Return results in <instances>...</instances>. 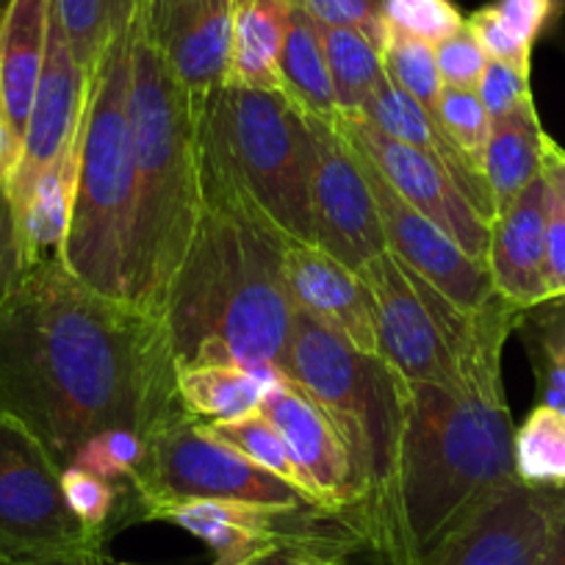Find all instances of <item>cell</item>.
<instances>
[{"instance_id": "1", "label": "cell", "mask_w": 565, "mask_h": 565, "mask_svg": "<svg viewBox=\"0 0 565 565\" xmlns=\"http://www.w3.org/2000/svg\"><path fill=\"white\" fill-rule=\"evenodd\" d=\"M0 416L23 424L58 469L97 433L150 441L189 416L164 322L89 289L58 255L29 266L0 302Z\"/></svg>"}, {"instance_id": "2", "label": "cell", "mask_w": 565, "mask_h": 565, "mask_svg": "<svg viewBox=\"0 0 565 565\" xmlns=\"http://www.w3.org/2000/svg\"><path fill=\"white\" fill-rule=\"evenodd\" d=\"M286 242L203 156V214L161 313L175 369L286 374L297 313L282 271Z\"/></svg>"}, {"instance_id": "3", "label": "cell", "mask_w": 565, "mask_h": 565, "mask_svg": "<svg viewBox=\"0 0 565 565\" xmlns=\"http://www.w3.org/2000/svg\"><path fill=\"white\" fill-rule=\"evenodd\" d=\"M515 480V427L504 388L411 383L391 541L372 565H422Z\"/></svg>"}, {"instance_id": "4", "label": "cell", "mask_w": 565, "mask_h": 565, "mask_svg": "<svg viewBox=\"0 0 565 565\" xmlns=\"http://www.w3.org/2000/svg\"><path fill=\"white\" fill-rule=\"evenodd\" d=\"M203 106L194 103L150 40L130 20V134H134L136 222L130 302L161 317L172 277L189 253L203 214Z\"/></svg>"}, {"instance_id": "5", "label": "cell", "mask_w": 565, "mask_h": 565, "mask_svg": "<svg viewBox=\"0 0 565 565\" xmlns=\"http://www.w3.org/2000/svg\"><path fill=\"white\" fill-rule=\"evenodd\" d=\"M286 377L339 433L355 482L350 521L372 559L380 557L391 541L411 383L383 355L358 350L302 311L295 313Z\"/></svg>"}, {"instance_id": "6", "label": "cell", "mask_w": 565, "mask_h": 565, "mask_svg": "<svg viewBox=\"0 0 565 565\" xmlns=\"http://www.w3.org/2000/svg\"><path fill=\"white\" fill-rule=\"evenodd\" d=\"M136 172L130 134V25L89 75L73 214L58 258L89 289L130 302ZM134 306V302H130Z\"/></svg>"}, {"instance_id": "7", "label": "cell", "mask_w": 565, "mask_h": 565, "mask_svg": "<svg viewBox=\"0 0 565 565\" xmlns=\"http://www.w3.org/2000/svg\"><path fill=\"white\" fill-rule=\"evenodd\" d=\"M203 156L286 238L313 244L317 145L306 114L280 92L222 86L203 106Z\"/></svg>"}, {"instance_id": "8", "label": "cell", "mask_w": 565, "mask_h": 565, "mask_svg": "<svg viewBox=\"0 0 565 565\" xmlns=\"http://www.w3.org/2000/svg\"><path fill=\"white\" fill-rule=\"evenodd\" d=\"M189 499H222L286 510L317 508L289 482L211 438L192 416H181L150 438L145 463L119 486L114 530L130 521H150L156 510Z\"/></svg>"}, {"instance_id": "9", "label": "cell", "mask_w": 565, "mask_h": 565, "mask_svg": "<svg viewBox=\"0 0 565 565\" xmlns=\"http://www.w3.org/2000/svg\"><path fill=\"white\" fill-rule=\"evenodd\" d=\"M108 535L81 524L62 469L23 424L0 416V554L100 565Z\"/></svg>"}, {"instance_id": "10", "label": "cell", "mask_w": 565, "mask_h": 565, "mask_svg": "<svg viewBox=\"0 0 565 565\" xmlns=\"http://www.w3.org/2000/svg\"><path fill=\"white\" fill-rule=\"evenodd\" d=\"M317 164H313V244L352 271L385 253L383 222L369 186L363 161L341 134L339 122L311 119Z\"/></svg>"}, {"instance_id": "11", "label": "cell", "mask_w": 565, "mask_h": 565, "mask_svg": "<svg viewBox=\"0 0 565 565\" xmlns=\"http://www.w3.org/2000/svg\"><path fill=\"white\" fill-rule=\"evenodd\" d=\"M563 491L515 480L449 532L422 565H541Z\"/></svg>"}, {"instance_id": "12", "label": "cell", "mask_w": 565, "mask_h": 565, "mask_svg": "<svg viewBox=\"0 0 565 565\" xmlns=\"http://www.w3.org/2000/svg\"><path fill=\"white\" fill-rule=\"evenodd\" d=\"M339 128L352 150L372 161L380 175L402 194V200L436 222L463 253L486 264L491 244V222L480 214L463 189L422 150H413L402 141L388 139L372 125L358 119H339Z\"/></svg>"}, {"instance_id": "13", "label": "cell", "mask_w": 565, "mask_h": 565, "mask_svg": "<svg viewBox=\"0 0 565 565\" xmlns=\"http://www.w3.org/2000/svg\"><path fill=\"white\" fill-rule=\"evenodd\" d=\"M358 159L363 161V170H366L391 253L458 308H466V311L486 308L499 295L493 289L488 266L463 253L436 222H430L422 211L402 200V194L380 175L372 161L363 159L361 153Z\"/></svg>"}, {"instance_id": "14", "label": "cell", "mask_w": 565, "mask_h": 565, "mask_svg": "<svg viewBox=\"0 0 565 565\" xmlns=\"http://www.w3.org/2000/svg\"><path fill=\"white\" fill-rule=\"evenodd\" d=\"M86 92H89V78L75 62L62 20L51 3L45 64H42L40 84H36L34 106H31L18 161L3 181L14 214L23 209L29 194L34 192L36 181L51 170L53 161L67 150V145L78 134L81 119H84Z\"/></svg>"}, {"instance_id": "15", "label": "cell", "mask_w": 565, "mask_h": 565, "mask_svg": "<svg viewBox=\"0 0 565 565\" xmlns=\"http://www.w3.org/2000/svg\"><path fill=\"white\" fill-rule=\"evenodd\" d=\"M233 7L236 0H139L150 40L198 106L225 86Z\"/></svg>"}, {"instance_id": "16", "label": "cell", "mask_w": 565, "mask_h": 565, "mask_svg": "<svg viewBox=\"0 0 565 565\" xmlns=\"http://www.w3.org/2000/svg\"><path fill=\"white\" fill-rule=\"evenodd\" d=\"M260 413L275 424L322 510L350 519L355 510L350 455L317 402L289 377L266 391Z\"/></svg>"}, {"instance_id": "17", "label": "cell", "mask_w": 565, "mask_h": 565, "mask_svg": "<svg viewBox=\"0 0 565 565\" xmlns=\"http://www.w3.org/2000/svg\"><path fill=\"white\" fill-rule=\"evenodd\" d=\"M282 271L297 311L339 333L358 350L377 352L372 295L358 271L317 244L291 238L282 247Z\"/></svg>"}, {"instance_id": "18", "label": "cell", "mask_w": 565, "mask_h": 565, "mask_svg": "<svg viewBox=\"0 0 565 565\" xmlns=\"http://www.w3.org/2000/svg\"><path fill=\"white\" fill-rule=\"evenodd\" d=\"M548 192L543 175H537L513 203L499 211L491 225L486 266L491 271L493 289L519 306L532 311L546 295V227H548Z\"/></svg>"}, {"instance_id": "19", "label": "cell", "mask_w": 565, "mask_h": 565, "mask_svg": "<svg viewBox=\"0 0 565 565\" xmlns=\"http://www.w3.org/2000/svg\"><path fill=\"white\" fill-rule=\"evenodd\" d=\"M358 122L372 125L374 130H380L388 139L402 141L407 148L422 150L424 156H430L455 183L466 192V198L480 209V214L486 216L493 225L497 220V205H493L491 189H488L486 175H482L480 167L463 153V150L444 134L441 122L433 117L422 103L413 100L411 95L394 86L391 81H385L377 92L366 100L363 111L358 114Z\"/></svg>"}, {"instance_id": "20", "label": "cell", "mask_w": 565, "mask_h": 565, "mask_svg": "<svg viewBox=\"0 0 565 565\" xmlns=\"http://www.w3.org/2000/svg\"><path fill=\"white\" fill-rule=\"evenodd\" d=\"M51 3L53 0H12L0 25V114L7 128V175L20 156L45 64Z\"/></svg>"}, {"instance_id": "21", "label": "cell", "mask_w": 565, "mask_h": 565, "mask_svg": "<svg viewBox=\"0 0 565 565\" xmlns=\"http://www.w3.org/2000/svg\"><path fill=\"white\" fill-rule=\"evenodd\" d=\"M289 0H236L225 86L280 92V53L289 34Z\"/></svg>"}, {"instance_id": "22", "label": "cell", "mask_w": 565, "mask_h": 565, "mask_svg": "<svg viewBox=\"0 0 565 565\" xmlns=\"http://www.w3.org/2000/svg\"><path fill=\"white\" fill-rule=\"evenodd\" d=\"M81 130H84V119H81L78 134L70 141L67 150L36 181L34 192L29 194L23 209L14 214L25 269L58 255L64 236H67L81 164Z\"/></svg>"}, {"instance_id": "23", "label": "cell", "mask_w": 565, "mask_h": 565, "mask_svg": "<svg viewBox=\"0 0 565 565\" xmlns=\"http://www.w3.org/2000/svg\"><path fill=\"white\" fill-rule=\"evenodd\" d=\"M543 136L546 130L541 128L535 97L524 100L504 117L493 119L486 153H482V175L491 189L497 214L508 209L541 175Z\"/></svg>"}, {"instance_id": "24", "label": "cell", "mask_w": 565, "mask_h": 565, "mask_svg": "<svg viewBox=\"0 0 565 565\" xmlns=\"http://www.w3.org/2000/svg\"><path fill=\"white\" fill-rule=\"evenodd\" d=\"M286 377L277 369L178 366L175 385L183 411L194 422H233L260 411L266 391Z\"/></svg>"}, {"instance_id": "25", "label": "cell", "mask_w": 565, "mask_h": 565, "mask_svg": "<svg viewBox=\"0 0 565 565\" xmlns=\"http://www.w3.org/2000/svg\"><path fill=\"white\" fill-rule=\"evenodd\" d=\"M282 95L289 97L306 117L322 122H339V100H335L333 75L324 56L322 31L308 12L291 3L289 34L280 53Z\"/></svg>"}, {"instance_id": "26", "label": "cell", "mask_w": 565, "mask_h": 565, "mask_svg": "<svg viewBox=\"0 0 565 565\" xmlns=\"http://www.w3.org/2000/svg\"><path fill=\"white\" fill-rule=\"evenodd\" d=\"M552 14V0H497L466 18V25L491 62H502L521 73H530L532 47Z\"/></svg>"}, {"instance_id": "27", "label": "cell", "mask_w": 565, "mask_h": 565, "mask_svg": "<svg viewBox=\"0 0 565 565\" xmlns=\"http://www.w3.org/2000/svg\"><path fill=\"white\" fill-rule=\"evenodd\" d=\"M319 31H322L324 56H328L330 75H333L341 119H355L369 97L388 81L383 67V51L355 29L319 25Z\"/></svg>"}, {"instance_id": "28", "label": "cell", "mask_w": 565, "mask_h": 565, "mask_svg": "<svg viewBox=\"0 0 565 565\" xmlns=\"http://www.w3.org/2000/svg\"><path fill=\"white\" fill-rule=\"evenodd\" d=\"M139 0H53L75 62L89 78L106 47L128 31Z\"/></svg>"}, {"instance_id": "29", "label": "cell", "mask_w": 565, "mask_h": 565, "mask_svg": "<svg viewBox=\"0 0 565 565\" xmlns=\"http://www.w3.org/2000/svg\"><path fill=\"white\" fill-rule=\"evenodd\" d=\"M200 427H203L211 438H216L220 444H225V447L236 449L238 455L253 460L255 466L266 469L269 475L280 477L282 482H289L291 488H297L302 497H308L317 504L311 486H308L306 475H302L300 466H297L295 455L289 452L282 436L275 430V424H271L260 411L249 413V416L244 418H233V422H205L200 424Z\"/></svg>"}, {"instance_id": "30", "label": "cell", "mask_w": 565, "mask_h": 565, "mask_svg": "<svg viewBox=\"0 0 565 565\" xmlns=\"http://www.w3.org/2000/svg\"><path fill=\"white\" fill-rule=\"evenodd\" d=\"M519 330L535 369L537 405L565 413V300H548L526 311Z\"/></svg>"}, {"instance_id": "31", "label": "cell", "mask_w": 565, "mask_h": 565, "mask_svg": "<svg viewBox=\"0 0 565 565\" xmlns=\"http://www.w3.org/2000/svg\"><path fill=\"white\" fill-rule=\"evenodd\" d=\"M515 475L532 488H565V413L535 405L515 430Z\"/></svg>"}, {"instance_id": "32", "label": "cell", "mask_w": 565, "mask_h": 565, "mask_svg": "<svg viewBox=\"0 0 565 565\" xmlns=\"http://www.w3.org/2000/svg\"><path fill=\"white\" fill-rule=\"evenodd\" d=\"M383 67L391 84L399 86L405 95L422 103L436 117L438 100H441L444 92V78L438 73L436 62V45H427V42L388 29L383 42Z\"/></svg>"}, {"instance_id": "33", "label": "cell", "mask_w": 565, "mask_h": 565, "mask_svg": "<svg viewBox=\"0 0 565 565\" xmlns=\"http://www.w3.org/2000/svg\"><path fill=\"white\" fill-rule=\"evenodd\" d=\"M436 119L441 122L444 134L482 170V153H486L493 119L486 111V106H482L477 89L444 86Z\"/></svg>"}, {"instance_id": "34", "label": "cell", "mask_w": 565, "mask_h": 565, "mask_svg": "<svg viewBox=\"0 0 565 565\" xmlns=\"http://www.w3.org/2000/svg\"><path fill=\"white\" fill-rule=\"evenodd\" d=\"M148 455V441L134 430H106L78 449L70 466L92 471L111 486H122L139 471Z\"/></svg>"}, {"instance_id": "35", "label": "cell", "mask_w": 565, "mask_h": 565, "mask_svg": "<svg viewBox=\"0 0 565 565\" xmlns=\"http://www.w3.org/2000/svg\"><path fill=\"white\" fill-rule=\"evenodd\" d=\"M383 14L388 29L427 45L449 40L466 25V18L452 0H385Z\"/></svg>"}, {"instance_id": "36", "label": "cell", "mask_w": 565, "mask_h": 565, "mask_svg": "<svg viewBox=\"0 0 565 565\" xmlns=\"http://www.w3.org/2000/svg\"><path fill=\"white\" fill-rule=\"evenodd\" d=\"M62 491L81 524L111 537L114 515H117L119 504V486L100 480L81 466H67V469H62Z\"/></svg>"}, {"instance_id": "37", "label": "cell", "mask_w": 565, "mask_h": 565, "mask_svg": "<svg viewBox=\"0 0 565 565\" xmlns=\"http://www.w3.org/2000/svg\"><path fill=\"white\" fill-rule=\"evenodd\" d=\"M302 12L311 14L319 25H339L366 34L383 51L388 23H385V0H289Z\"/></svg>"}, {"instance_id": "38", "label": "cell", "mask_w": 565, "mask_h": 565, "mask_svg": "<svg viewBox=\"0 0 565 565\" xmlns=\"http://www.w3.org/2000/svg\"><path fill=\"white\" fill-rule=\"evenodd\" d=\"M438 73H441L444 86H458V89H477L482 73L488 67V56L477 36L471 34L469 25L458 31L449 40L436 45Z\"/></svg>"}, {"instance_id": "39", "label": "cell", "mask_w": 565, "mask_h": 565, "mask_svg": "<svg viewBox=\"0 0 565 565\" xmlns=\"http://www.w3.org/2000/svg\"><path fill=\"white\" fill-rule=\"evenodd\" d=\"M477 95H480L482 106L491 114V119L504 117V114H510L532 97L530 73H521V70L510 67V64L488 58L486 73H482L480 84H477Z\"/></svg>"}, {"instance_id": "40", "label": "cell", "mask_w": 565, "mask_h": 565, "mask_svg": "<svg viewBox=\"0 0 565 565\" xmlns=\"http://www.w3.org/2000/svg\"><path fill=\"white\" fill-rule=\"evenodd\" d=\"M23 249H20L18 220H14L12 200H9L7 183L0 181V302L7 300L9 291L23 277Z\"/></svg>"}, {"instance_id": "41", "label": "cell", "mask_w": 565, "mask_h": 565, "mask_svg": "<svg viewBox=\"0 0 565 565\" xmlns=\"http://www.w3.org/2000/svg\"><path fill=\"white\" fill-rule=\"evenodd\" d=\"M543 275H546L548 300H565V214L554 203V198L548 203L546 264H543Z\"/></svg>"}, {"instance_id": "42", "label": "cell", "mask_w": 565, "mask_h": 565, "mask_svg": "<svg viewBox=\"0 0 565 565\" xmlns=\"http://www.w3.org/2000/svg\"><path fill=\"white\" fill-rule=\"evenodd\" d=\"M541 175L546 181L548 192H552L554 203L563 209L565 214V150L559 148L552 136H543V159H541Z\"/></svg>"}, {"instance_id": "43", "label": "cell", "mask_w": 565, "mask_h": 565, "mask_svg": "<svg viewBox=\"0 0 565 565\" xmlns=\"http://www.w3.org/2000/svg\"><path fill=\"white\" fill-rule=\"evenodd\" d=\"M244 565H330V563H324V559L313 557V554L308 552H300V548H280V552L266 554V557H258V559H249V563Z\"/></svg>"}, {"instance_id": "44", "label": "cell", "mask_w": 565, "mask_h": 565, "mask_svg": "<svg viewBox=\"0 0 565 565\" xmlns=\"http://www.w3.org/2000/svg\"><path fill=\"white\" fill-rule=\"evenodd\" d=\"M541 565H565V491L557 510V521H554L552 541H548L546 557H543Z\"/></svg>"}, {"instance_id": "45", "label": "cell", "mask_w": 565, "mask_h": 565, "mask_svg": "<svg viewBox=\"0 0 565 565\" xmlns=\"http://www.w3.org/2000/svg\"><path fill=\"white\" fill-rule=\"evenodd\" d=\"M0 565H84V563H70V559H29V557H7V554H0Z\"/></svg>"}, {"instance_id": "46", "label": "cell", "mask_w": 565, "mask_h": 565, "mask_svg": "<svg viewBox=\"0 0 565 565\" xmlns=\"http://www.w3.org/2000/svg\"><path fill=\"white\" fill-rule=\"evenodd\" d=\"M7 178V128H3V114H0V181Z\"/></svg>"}, {"instance_id": "47", "label": "cell", "mask_w": 565, "mask_h": 565, "mask_svg": "<svg viewBox=\"0 0 565 565\" xmlns=\"http://www.w3.org/2000/svg\"><path fill=\"white\" fill-rule=\"evenodd\" d=\"M9 3H12V0H0V25H3V18H7Z\"/></svg>"}, {"instance_id": "48", "label": "cell", "mask_w": 565, "mask_h": 565, "mask_svg": "<svg viewBox=\"0 0 565 565\" xmlns=\"http://www.w3.org/2000/svg\"><path fill=\"white\" fill-rule=\"evenodd\" d=\"M554 14H565V0H552Z\"/></svg>"}, {"instance_id": "49", "label": "cell", "mask_w": 565, "mask_h": 565, "mask_svg": "<svg viewBox=\"0 0 565 565\" xmlns=\"http://www.w3.org/2000/svg\"><path fill=\"white\" fill-rule=\"evenodd\" d=\"M100 565H108V563H100ZM114 565H128V563H114Z\"/></svg>"}]
</instances>
